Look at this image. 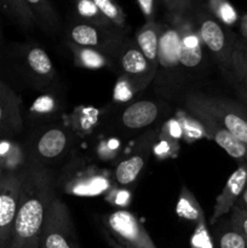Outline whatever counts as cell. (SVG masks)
I'll use <instances>...</instances> for the list:
<instances>
[{
    "instance_id": "1",
    "label": "cell",
    "mask_w": 247,
    "mask_h": 248,
    "mask_svg": "<svg viewBox=\"0 0 247 248\" xmlns=\"http://www.w3.org/2000/svg\"><path fill=\"white\" fill-rule=\"evenodd\" d=\"M57 174L27 169L22 177L10 248H40L41 232L57 194Z\"/></svg>"
},
{
    "instance_id": "2",
    "label": "cell",
    "mask_w": 247,
    "mask_h": 248,
    "mask_svg": "<svg viewBox=\"0 0 247 248\" xmlns=\"http://www.w3.org/2000/svg\"><path fill=\"white\" fill-rule=\"evenodd\" d=\"M0 80L38 93L61 92L60 78L48 53L33 41L7 44L0 58Z\"/></svg>"
},
{
    "instance_id": "3",
    "label": "cell",
    "mask_w": 247,
    "mask_h": 248,
    "mask_svg": "<svg viewBox=\"0 0 247 248\" xmlns=\"http://www.w3.org/2000/svg\"><path fill=\"white\" fill-rule=\"evenodd\" d=\"M75 140L72 128L60 121L28 128L22 136L27 166L57 174L74 153Z\"/></svg>"
},
{
    "instance_id": "4",
    "label": "cell",
    "mask_w": 247,
    "mask_h": 248,
    "mask_svg": "<svg viewBox=\"0 0 247 248\" xmlns=\"http://www.w3.org/2000/svg\"><path fill=\"white\" fill-rule=\"evenodd\" d=\"M173 111L171 103L161 98L136 99L107 111L104 127L121 138L143 135L161 126Z\"/></svg>"
},
{
    "instance_id": "5",
    "label": "cell",
    "mask_w": 247,
    "mask_h": 248,
    "mask_svg": "<svg viewBox=\"0 0 247 248\" xmlns=\"http://www.w3.org/2000/svg\"><path fill=\"white\" fill-rule=\"evenodd\" d=\"M157 52V69L153 81L155 93L164 101L181 102L188 93L181 67V36L173 22H161Z\"/></svg>"
},
{
    "instance_id": "6",
    "label": "cell",
    "mask_w": 247,
    "mask_h": 248,
    "mask_svg": "<svg viewBox=\"0 0 247 248\" xmlns=\"http://www.w3.org/2000/svg\"><path fill=\"white\" fill-rule=\"evenodd\" d=\"M190 14L203 46L223 75L232 82V58L239 36L215 18L200 0Z\"/></svg>"
},
{
    "instance_id": "7",
    "label": "cell",
    "mask_w": 247,
    "mask_h": 248,
    "mask_svg": "<svg viewBox=\"0 0 247 248\" xmlns=\"http://www.w3.org/2000/svg\"><path fill=\"white\" fill-rule=\"evenodd\" d=\"M114 186L111 174L77 153H73L67 164L57 173V189L64 194L93 196L107 193Z\"/></svg>"
},
{
    "instance_id": "8",
    "label": "cell",
    "mask_w": 247,
    "mask_h": 248,
    "mask_svg": "<svg viewBox=\"0 0 247 248\" xmlns=\"http://www.w3.org/2000/svg\"><path fill=\"white\" fill-rule=\"evenodd\" d=\"M181 104L183 109H195L207 114L247 148V120L242 103L225 97L190 91L183 97Z\"/></svg>"
},
{
    "instance_id": "9",
    "label": "cell",
    "mask_w": 247,
    "mask_h": 248,
    "mask_svg": "<svg viewBox=\"0 0 247 248\" xmlns=\"http://www.w3.org/2000/svg\"><path fill=\"white\" fill-rule=\"evenodd\" d=\"M177 27L181 36V67L188 92L200 81L208 70V58L205 46L199 36L191 14L166 15Z\"/></svg>"
},
{
    "instance_id": "10",
    "label": "cell",
    "mask_w": 247,
    "mask_h": 248,
    "mask_svg": "<svg viewBox=\"0 0 247 248\" xmlns=\"http://www.w3.org/2000/svg\"><path fill=\"white\" fill-rule=\"evenodd\" d=\"M126 38V31L115 27H101L77 19H73L65 28V43L98 50L113 57L114 62Z\"/></svg>"
},
{
    "instance_id": "11",
    "label": "cell",
    "mask_w": 247,
    "mask_h": 248,
    "mask_svg": "<svg viewBox=\"0 0 247 248\" xmlns=\"http://www.w3.org/2000/svg\"><path fill=\"white\" fill-rule=\"evenodd\" d=\"M161 126L152 128L137 137L131 152L124 154V156L116 162L115 169L111 173L114 186L130 189L135 186L138 177L147 166L150 155L154 153L155 142Z\"/></svg>"
},
{
    "instance_id": "12",
    "label": "cell",
    "mask_w": 247,
    "mask_h": 248,
    "mask_svg": "<svg viewBox=\"0 0 247 248\" xmlns=\"http://www.w3.org/2000/svg\"><path fill=\"white\" fill-rule=\"evenodd\" d=\"M114 69L120 75L132 93H139L153 84L156 70L149 64L143 53L136 45L135 39L127 38L121 45L115 57Z\"/></svg>"
},
{
    "instance_id": "13",
    "label": "cell",
    "mask_w": 247,
    "mask_h": 248,
    "mask_svg": "<svg viewBox=\"0 0 247 248\" xmlns=\"http://www.w3.org/2000/svg\"><path fill=\"white\" fill-rule=\"evenodd\" d=\"M40 248H80L69 208L60 196L53 200L48 211Z\"/></svg>"
},
{
    "instance_id": "14",
    "label": "cell",
    "mask_w": 247,
    "mask_h": 248,
    "mask_svg": "<svg viewBox=\"0 0 247 248\" xmlns=\"http://www.w3.org/2000/svg\"><path fill=\"white\" fill-rule=\"evenodd\" d=\"M109 236L124 248H157L144 225L127 210H115L103 217Z\"/></svg>"
},
{
    "instance_id": "15",
    "label": "cell",
    "mask_w": 247,
    "mask_h": 248,
    "mask_svg": "<svg viewBox=\"0 0 247 248\" xmlns=\"http://www.w3.org/2000/svg\"><path fill=\"white\" fill-rule=\"evenodd\" d=\"M183 110L200 124L206 137L215 140L222 149L225 150L229 156L236 160L239 164H247V148L237 138H235L227 128L223 127L218 121L202 111L195 110V109H183Z\"/></svg>"
},
{
    "instance_id": "16",
    "label": "cell",
    "mask_w": 247,
    "mask_h": 248,
    "mask_svg": "<svg viewBox=\"0 0 247 248\" xmlns=\"http://www.w3.org/2000/svg\"><path fill=\"white\" fill-rule=\"evenodd\" d=\"M23 133L21 97L0 80V140L5 137H22Z\"/></svg>"
},
{
    "instance_id": "17",
    "label": "cell",
    "mask_w": 247,
    "mask_h": 248,
    "mask_svg": "<svg viewBox=\"0 0 247 248\" xmlns=\"http://www.w3.org/2000/svg\"><path fill=\"white\" fill-rule=\"evenodd\" d=\"M23 173L0 181V242L11 240Z\"/></svg>"
},
{
    "instance_id": "18",
    "label": "cell",
    "mask_w": 247,
    "mask_h": 248,
    "mask_svg": "<svg viewBox=\"0 0 247 248\" xmlns=\"http://www.w3.org/2000/svg\"><path fill=\"white\" fill-rule=\"evenodd\" d=\"M65 104L61 92L56 93H39L28 107L26 114H23L24 128L36 127V126L47 125L57 123L58 119L64 113Z\"/></svg>"
},
{
    "instance_id": "19",
    "label": "cell",
    "mask_w": 247,
    "mask_h": 248,
    "mask_svg": "<svg viewBox=\"0 0 247 248\" xmlns=\"http://www.w3.org/2000/svg\"><path fill=\"white\" fill-rule=\"evenodd\" d=\"M246 183L247 164H239V167L230 174L224 188L222 189L219 195L216 199L215 207H213V212L210 219L211 224H217L220 220V218L232 212Z\"/></svg>"
},
{
    "instance_id": "20",
    "label": "cell",
    "mask_w": 247,
    "mask_h": 248,
    "mask_svg": "<svg viewBox=\"0 0 247 248\" xmlns=\"http://www.w3.org/2000/svg\"><path fill=\"white\" fill-rule=\"evenodd\" d=\"M28 169L22 137H5L0 140V181L17 176Z\"/></svg>"
},
{
    "instance_id": "21",
    "label": "cell",
    "mask_w": 247,
    "mask_h": 248,
    "mask_svg": "<svg viewBox=\"0 0 247 248\" xmlns=\"http://www.w3.org/2000/svg\"><path fill=\"white\" fill-rule=\"evenodd\" d=\"M107 113L101 114L96 108L90 107H80L73 113L69 119V127L74 135L80 137L94 136L104 127Z\"/></svg>"
},
{
    "instance_id": "22",
    "label": "cell",
    "mask_w": 247,
    "mask_h": 248,
    "mask_svg": "<svg viewBox=\"0 0 247 248\" xmlns=\"http://www.w3.org/2000/svg\"><path fill=\"white\" fill-rule=\"evenodd\" d=\"M162 23L159 21L145 22L136 31L135 43L143 53L149 64L157 69V52H159V40Z\"/></svg>"
},
{
    "instance_id": "23",
    "label": "cell",
    "mask_w": 247,
    "mask_h": 248,
    "mask_svg": "<svg viewBox=\"0 0 247 248\" xmlns=\"http://www.w3.org/2000/svg\"><path fill=\"white\" fill-rule=\"evenodd\" d=\"M33 15L36 26L45 33L55 35L62 29V21L51 0H24Z\"/></svg>"
},
{
    "instance_id": "24",
    "label": "cell",
    "mask_w": 247,
    "mask_h": 248,
    "mask_svg": "<svg viewBox=\"0 0 247 248\" xmlns=\"http://www.w3.org/2000/svg\"><path fill=\"white\" fill-rule=\"evenodd\" d=\"M68 48L72 52L73 61L77 67L85 69H103V68H114L113 57L98 50L89 47H81L74 44L65 43Z\"/></svg>"
},
{
    "instance_id": "25",
    "label": "cell",
    "mask_w": 247,
    "mask_h": 248,
    "mask_svg": "<svg viewBox=\"0 0 247 248\" xmlns=\"http://www.w3.org/2000/svg\"><path fill=\"white\" fill-rule=\"evenodd\" d=\"M0 12L24 31H33L36 22L24 0H0Z\"/></svg>"
},
{
    "instance_id": "26",
    "label": "cell",
    "mask_w": 247,
    "mask_h": 248,
    "mask_svg": "<svg viewBox=\"0 0 247 248\" xmlns=\"http://www.w3.org/2000/svg\"><path fill=\"white\" fill-rule=\"evenodd\" d=\"M232 84L247 93V41L237 38L232 58Z\"/></svg>"
},
{
    "instance_id": "27",
    "label": "cell",
    "mask_w": 247,
    "mask_h": 248,
    "mask_svg": "<svg viewBox=\"0 0 247 248\" xmlns=\"http://www.w3.org/2000/svg\"><path fill=\"white\" fill-rule=\"evenodd\" d=\"M176 212L179 218H183L189 222H194L196 224L205 217L200 203L198 202L194 194L189 190L188 186H184V184L181 186Z\"/></svg>"
},
{
    "instance_id": "28",
    "label": "cell",
    "mask_w": 247,
    "mask_h": 248,
    "mask_svg": "<svg viewBox=\"0 0 247 248\" xmlns=\"http://www.w3.org/2000/svg\"><path fill=\"white\" fill-rule=\"evenodd\" d=\"M215 240L218 248H247V239L240 234L229 220L222 222L215 230Z\"/></svg>"
},
{
    "instance_id": "29",
    "label": "cell",
    "mask_w": 247,
    "mask_h": 248,
    "mask_svg": "<svg viewBox=\"0 0 247 248\" xmlns=\"http://www.w3.org/2000/svg\"><path fill=\"white\" fill-rule=\"evenodd\" d=\"M73 7L75 15L74 19L101 27H114L99 12L92 0H73Z\"/></svg>"
},
{
    "instance_id": "30",
    "label": "cell",
    "mask_w": 247,
    "mask_h": 248,
    "mask_svg": "<svg viewBox=\"0 0 247 248\" xmlns=\"http://www.w3.org/2000/svg\"><path fill=\"white\" fill-rule=\"evenodd\" d=\"M207 11L225 27L230 28L239 21L235 7L228 0H200Z\"/></svg>"
},
{
    "instance_id": "31",
    "label": "cell",
    "mask_w": 247,
    "mask_h": 248,
    "mask_svg": "<svg viewBox=\"0 0 247 248\" xmlns=\"http://www.w3.org/2000/svg\"><path fill=\"white\" fill-rule=\"evenodd\" d=\"M92 1L111 26L127 31L126 14L116 0H92Z\"/></svg>"
},
{
    "instance_id": "32",
    "label": "cell",
    "mask_w": 247,
    "mask_h": 248,
    "mask_svg": "<svg viewBox=\"0 0 247 248\" xmlns=\"http://www.w3.org/2000/svg\"><path fill=\"white\" fill-rule=\"evenodd\" d=\"M198 0H159L166 15H186L193 11Z\"/></svg>"
},
{
    "instance_id": "33",
    "label": "cell",
    "mask_w": 247,
    "mask_h": 248,
    "mask_svg": "<svg viewBox=\"0 0 247 248\" xmlns=\"http://www.w3.org/2000/svg\"><path fill=\"white\" fill-rule=\"evenodd\" d=\"M191 248H213L212 240L207 232L205 223V217L196 224V229L194 232L193 237L190 240Z\"/></svg>"
},
{
    "instance_id": "34",
    "label": "cell",
    "mask_w": 247,
    "mask_h": 248,
    "mask_svg": "<svg viewBox=\"0 0 247 248\" xmlns=\"http://www.w3.org/2000/svg\"><path fill=\"white\" fill-rule=\"evenodd\" d=\"M230 224L247 239V211L234 207L230 212Z\"/></svg>"
},
{
    "instance_id": "35",
    "label": "cell",
    "mask_w": 247,
    "mask_h": 248,
    "mask_svg": "<svg viewBox=\"0 0 247 248\" xmlns=\"http://www.w3.org/2000/svg\"><path fill=\"white\" fill-rule=\"evenodd\" d=\"M135 1L139 9L140 14L144 17L145 22L156 21L159 0H135Z\"/></svg>"
},
{
    "instance_id": "36",
    "label": "cell",
    "mask_w": 247,
    "mask_h": 248,
    "mask_svg": "<svg viewBox=\"0 0 247 248\" xmlns=\"http://www.w3.org/2000/svg\"><path fill=\"white\" fill-rule=\"evenodd\" d=\"M234 207L240 208V210L247 211V183H246V186H245L244 190H242L241 195H240L239 200H237L236 203H235Z\"/></svg>"
},
{
    "instance_id": "37",
    "label": "cell",
    "mask_w": 247,
    "mask_h": 248,
    "mask_svg": "<svg viewBox=\"0 0 247 248\" xmlns=\"http://www.w3.org/2000/svg\"><path fill=\"white\" fill-rule=\"evenodd\" d=\"M240 31L244 40L247 41V15H245L240 21Z\"/></svg>"
},
{
    "instance_id": "38",
    "label": "cell",
    "mask_w": 247,
    "mask_h": 248,
    "mask_svg": "<svg viewBox=\"0 0 247 248\" xmlns=\"http://www.w3.org/2000/svg\"><path fill=\"white\" fill-rule=\"evenodd\" d=\"M6 46H7V43H6V40H5L4 31H2L1 19H0V58H1V56H2V53H4Z\"/></svg>"
},
{
    "instance_id": "39",
    "label": "cell",
    "mask_w": 247,
    "mask_h": 248,
    "mask_svg": "<svg viewBox=\"0 0 247 248\" xmlns=\"http://www.w3.org/2000/svg\"><path fill=\"white\" fill-rule=\"evenodd\" d=\"M103 235H104V239H106L107 244H108V246L110 248H124L123 246H120V245H119L118 242L113 239V237L109 236V234L107 232H104Z\"/></svg>"
},
{
    "instance_id": "40",
    "label": "cell",
    "mask_w": 247,
    "mask_h": 248,
    "mask_svg": "<svg viewBox=\"0 0 247 248\" xmlns=\"http://www.w3.org/2000/svg\"><path fill=\"white\" fill-rule=\"evenodd\" d=\"M235 87H236V90H237V93H239L240 98L242 99V103H244L245 106L247 107V93H246V92L244 91V90H242V89H240L239 86H235Z\"/></svg>"
},
{
    "instance_id": "41",
    "label": "cell",
    "mask_w": 247,
    "mask_h": 248,
    "mask_svg": "<svg viewBox=\"0 0 247 248\" xmlns=\"http://www.w3.org/2000/svg\"><path fill=\"white\" fill-rule=\"evenodd\" d=\"M0 248H10L9 242H0Z\"/></svg>"
},
{
    "instance_id": "42",
    "label": "cell",
    "mask_w": 247,
    "mask_h": 248,
    "mask_svg": "<svg viewBox=\"0 0 247 248\" xmlns=\"http://www.w3.org/2000/svg\"><path fill=\"white\" fill-rule=\"evenodd\" d=\"M242 104H244V103H242ZM244 107H245V114H246V120H247V107L245 106V104H244Z\"/></svg>"
}]
</instances>
